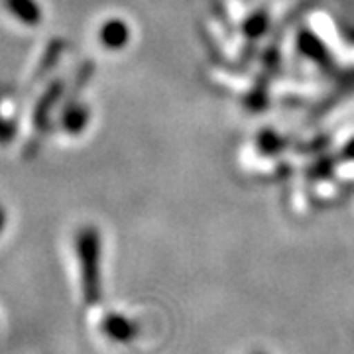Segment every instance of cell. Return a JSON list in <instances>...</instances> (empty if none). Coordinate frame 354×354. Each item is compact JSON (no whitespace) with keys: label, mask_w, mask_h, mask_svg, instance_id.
Segmentation results:
<instances>
[{"label":"cell","mask_w":354,"mask_h":354,"mask_svg":"<svg viewBox=\"0 0 354 354\" xmlns=\"http://www.w3.org/2000/svg\"><path fill=\"white\" fill-rule=\"evenodd\" d=\"M254 354H266V353H254Z\"/></svg>","instance_id":"cell-11"},{"label":"cell","mask_w":354,"mask_h":354,"mask_svg":"<svg viewBox=\"0 0 354 354\" xmlns=\"http://www.w3.org/2000/svg\"><path fill=\"white\" fill-rule=\"evenodd\" d=\"M104 333L114 339V341L127 342L132 341L136 337V327L132 321H128L127 317H118V315H111L106 321H104Z\"/></svg>","instance_id":"cell-4"},{"label":"cell","mask_w":354,"mask_h":354,"mask_svg":"<svg viewBox=\"0 0 354 354\" xmlns=\"http://www.w3.org/2000/svg\"><path fill=\"white\" fill-rule=\"evenodd\" d=\"M4 227V213H2V209H0V228Z\"/></svg>","instance_id":"cell-10"},{"label":"cell","mask_w":354,"mask_h":354,"mask_svg":"<svg viewBox=\"0 0 354 354\" xmlns=\"http://www.w3.org/2000/svg\"><path fill=\"white\" fill-rule=\"evenodd\" d=\"M342 156H344L346 160H354V138L342 148Z\"/></svg>","instance_id":"cell-9"},{"label":"cell","mask_w":354,"mask_h":354,"mask_svg":"<svg viewBox=\"0 0 354 354\" xmlns=\"http://www.w3.org/2000/svg\"><path fill=\"white\" fill-rule=\"evenodd\" d=\"M130 39V28L122 20H109L101 28V41L106 50H122Z\"/></svg>","instance_id":"cell-3"},{"label":"cell","mask_w":354,"mask_h":354,"mask_svg":"<svg viewBox=\"0 0 354 354\" xmlns=\"http://www.w3.org/2000/svg\"><path fill=\"white\" fill-rule=\"evenodd\" d=\"M276 142H279V138H276L272 132H266L264 136L260 138V148H262L264 152H274V148H278L279 146Z\"/></svg>","instance_id":"cell-8"},{"label":"cell","mask_w":354,"mask_h":354,"mask_svg":"<svg viewBox=\"0 0 354 354\" xmlns=\"http://www.w3.org/2000/svg\"><path fill=\"white\" fill-rule=\"evenodd\" d=\"M88 120V111L85 106H77L71 109L69 113L65 114V128L69 132H81L83 128L87 127Z\"/></svg>","instance_id":"cell-7"},{"label":"cell","mask_w":354,"mask_h":354,"mask_svg":"<svg viewBox=\"0 0 354 354\" xmlns=\"http://www.w3.org/2000/svg\"><path fill=\"white\" fill-rule=\"evenodd\" d=\"M77 254L83 268V295L88 304L101 297V239L95 228H83L77 234Z\"/></svg>","instance_id":"cell-1"},{"label":"cell","mask_w":354,"mask_h":354,"mask_svg":"<svg viewBox=\"0 0 354 354\" xmlns=\"http://www.w3.org/2000/svg\"><path fill=\"white\" fill-rule=\"evenodd\" d=\"M6 6L18 20L28 26H36L41 20V10L34 0H6Z\"/></svg>","instance_id":"cell-5"},{"label":"cell","mask_w":354,"mask_h":354,"mask_svg":"<svg viewBox=\"0 0 354 354\" xmlns=\"http://www.w3.org/2000/svg\"><path fill=\"white\" fill-rule=\"evenodd\" d=\"M268 24H270V18H268L264 12L252 14V16L244 22V34H246L248 38H260L266 30H268Z\"/></svg>","instance_id":"cell-6"},{"label":"cell","mask_w":354,"mask_h":354,"mask_svg":"<svg viewBox=\"0 0 354 354\" xmlns=\"http://www.w3.org/2000/svg\"><path fill=\"white\" fill-rule=\"evenodd\" d=\"M297 48H299V51L304 53L305 57L313 59V62L321 65V67L330 69L333 59H330L329 51L325 48V44L317 38V36H313L309 30H304V32L299 34V38H297Z\"/></svg>","instance_id":"cell-2"}]
</instances>
